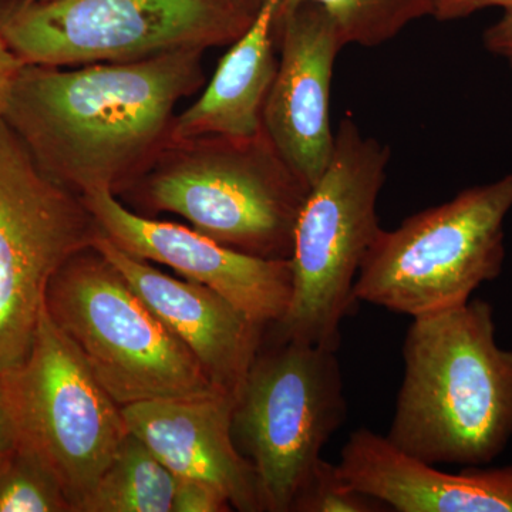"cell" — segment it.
Masks as SVG:
<instances>
[{
  "label": "cell",
  "mask_w": 512,
  "mask_h": 512,
  "mask_svg": "<svg viewBox=\"0 0 512 512\" xmlns=\"http://www.w3.org/2000/svg\"><path fill=\"white\" fill-rule=\"evenodd\" d=\"M282 52L262 123L279 156L312 188L325 173L335 134L330 127L333 66L345 42L322 6L305 3L276 19Z\"/></svg>",
  "instance_id": "12"
},
{
  "label": "cell",
  "mask_w": 512,
  "mask_h": 512,
  "mask_svg": "<svg viewBox=\"0 0 512 512\" xmlns=\"http://www.w3.org/2000/svg\"><path fill=\"white\" fill-rule=\"evenodd\" d=\"M29 2H42V0H29Z\"/></svg>",
  "instance_id": "27"
},
{
  "label": "cell",
  "mask_w": 512,
  "mask_h": 512,
  "mask_svg": "<svg viewBox=\"0 0 512 512\" xmlns=\"http://www.w3.org/2000/svg\"><path fill=\"white\" fill-rule=\"evenodd\" d=\"M0 512H72V505L45 461L16 444L0 460Z\"/></svg>",
  "instance_id": "19"
},
{
  "label": "cell",
  "mask_w": 512,
  "mask_h": 512,
  "mask_svg": "<svg viewBox=\"0 0 512 512\" xmlns=\"http://www.w3.org/2000/svg\"><path fill=\"white\" fill-rule=\"evenodd\" d=\"M252 19L225 0H28L0 35L30 66H86L235 42Z\"/></svg>",
  "instance_id": "8"
},
{
  "label": "cell",
  "mask_w": 512,
  "mask_h": 512,
  "mask_svg": "<svg viewBox=\"0 0 512 512\" xmlns=\"http://www.w3.org/2000/svg\"><path fill=\"white\" fill-rule=\"evenodd\" d=\"M511 210L512 173L380 229L360 266L356 301L412 319L470 301L503 272Z\"/></svg>",
  "instance_id": "4"
},
{
  "label": "cell",
  "mask_w": 512,
  "mask_h": 512,
  "mask_svg": "<svg viewBox=\"0 0 512 512\" xmlns=\"http://www.w3.org/2000/svg\"><path fill=\"white\" fill-rule=\"evenodd\" d=\"M346 417L338 350L279 338L261 345L235 403L232 436L254 467L264 511L291 512Z\"/></svg>",
  "instance_id": "6"
},
{
  "label": "cell",
  "mask_w": 512,
  "mask_h": 512,
  "mask_svg": "<svg viewBox=\"0 0 512 512\" xmlns=\"http://www.w3.org/2000/svg\"><path fill=\"white\" fill-rule=\"evenodd\" d=\"M235 399L220 392L183 399H154L123 407L128 430L175 477L207 481L235 510L264 511L254 467L232 436Z\"/></svg>",
  "instance_id": "14"
},
{
  "label": "cell",
  "mask_w": 512,
  "mask_h": 512,
  "mask_svg": "<svg viewBox=\"0 0 512 512\" xmlns=\"http://www.w3.org/2000/svg\"><path fill=\"white\" fill-rule=\"evenodd\" d=\"M346 483L396 512H512V466L446 473L375 431H353L340 451Z\"/></svg>",
  "instance_id": "15"
},
{
  "label": "cell",
  "mask_w": 512,
  "mask_h": 512,
  "mask_svg": "<svg viewBox=\"0 0 512 512\" xmlns=\"http://www.w3.org/2000/svg\"><path fill=\"white\" fill-rule=\"evenodd\" d=\"M485 49L498 57H503L512 67V9L505 10L503 18L485 30Z\"/></svg>",
  "instance_id": "24"
},
{
  "label": "cell",
  "mask_w": 512,
  "mask_h": 512,
  "mask_svg": "<svg viewBox=\"0 0 512 512\" xmlns=\"http://www.w3.org/2000/svg\"><path fill=\"white\" fill-rule=\"evenodd\" d=\"M82 198L101 234L121 251L170 266L187 281L220 293L262 328L284 319L292 301L291 259L245 254L197 229L140 217L111 190L84 192Z\"/></svg>",
  "instance_id": "11"
},
{
  "label": "cell",
  "mask_w": 512,
  "mask_h": 512,
  "mask_svg": "<svg viewBox=\"0 0 512 512\" xmlns=\"http://www.w3.org/2000/svg\"><path fill=\"white\" fill-rule=\"evenodd\" d=\"M386 505L346 483L338 464L320 458L293 500L291 512H383Z\"/></svg>",
  "instance_id": "20"
},
{
  "label": "cell",
  "mask_w": 512,
  "mask_h": 512,
  "mask_svg": "<svg viewBox=\"0 0 512 512\" xmlns=\"http://www.w3.org/2000/svg\"><path fill=\"white\" fill-rule=\"evenodd\" d=\"M16 444H18V436H16L15 424L10 416L2 380H0V460L8 456Z\"/></svg>",
  "instance_id": "25"
},
{
  "label": "cell",
  "mask_w": 512,
  "mask_h": 512,
  "mask_svg": "<svg viewBox=\"0 0 512 512\" xmlns=\"http://www.w3.org/2000/svg\"><path fill=\"white\" fill-rule=\"evenodd\" d=\"M232 510L227 495L207 481L175 477L171 512H227Z\"/></svg>",
  "instance_id": "21"
},
{
  "label": "cell",
  "mask_w": 512,
  "mask_h": 512,
  "mask_svg": "<svg viewBox=\"0 0 512 512\" xmlns=\"http://www.w3.org/2000/svg\"><path fill=\"white\" fill-rule=\"evenodd\" d=\"M488 8L512 9V0H437L433 18L440 22H451Z\"/></svg>",
  "instance_id": "22"
},
{
  "label": "cell",
  "mask_w": 512,
  "mask_h": 512,
  "mask_svg": "<svg viewBox=\"0 0 512 512\" xmlns=\"http://www.w3.org/2000/svg\"><path fill=\"white\" fill-rule=\"evenodd\" d=\"M161 167L148 185L157 210L173 212L220 244L289 259L296 221L311 188L279 156L266 133L210 137Z\"/></svg>",
  "instance_id": "7"
},
{
  "label": "cell",
  "mask_w": 512,
  "mask_h": 512,
  "mask_svg": "<svg viewBox=\"0 0 512 512\" xmlns=\"http://www.w3.org/2000/svg\"><path fill=\"white\" fill-rule=\"evenodd\" d=\"M0 380L18 444L45 461L76 512L130 433L123 407L46 308L29 355Z\"/></svg>",
  "instance_id": "9"
},
{
  "label": "cell",
  "mask_w": 512,
  "mask_h": 512,
  "mask_svg": "<svg viewBox=\"0 0 512 512\" xmlns=\"http://www.w3.org/2000/svg\"><path fill=\"white\" fill-rule=\"evenodd\" d=\"M100 234L83 198L0 119V375L29 355L53 276Z\"/></svg>",
  "instance_id": "10"
},
{
  "label": "cell",
  "mask_w": 512,
  "mask_h": 512,
  "mask_svg": "<svg viewBox=\"0 0 512 512\" xmlns=\"http://www.w3.org/2000/svg\"><path fill=\"white\" fill-rule=\"evenodd\" d=\"M390 443L426 463L483 467L512 437V350L481 299L413 318Z\"/></svg>",
  "instance_id": "2"
},
{
  "label": "cell",
  "mask_w": 512,
  "mask_h": 512,
  "mask_svg": "<svg viewBox=\"0 0 512 512\" xmlns=\"http://www.w3.org/2000/svg\"><path fill=\"white\" fill-rule=\"evenodd\" d=\"M174 490V474L128 433L76 512H171Z\"/></svg>",
  "instance_id": "17"
},
{
  "label": "cell",
  "mask_w": 512,
  "mask_h": 512,
  "mask_svg": "<svg viewBox=\"0 0 512 512\" xmlns=\"http://www.w3.org/2000/svg\"><path fill=\"white\" fill-rule=\"evenodd\" d=\"M389 147L346 117L332 158L316 181L293 232L292 301L276 338L339 350L342 322L357 305L355 282L380 227L377 200Z\"/></svg>",
  "instance_id": "3"
},
{
  "label": "cell",
  "mask_w": 512,
  "mask_h": 512,
  "mask_svg": "<svg viewBox=\"0 0 512 512\" xmlns=\"http://www.w3.org/2000/svg\"><path fill=\"white\" fill-rule=\"evenodd\" d=\"M201 52L73 70L25 64L3 120L57 183L113 191L170 136L175 106L201 82Z\"/></svg>",
  "instance_id": "1"
},
{
  "label": "cell",
  "mask_w": 512,
  "mask_h": 512,
  "mask_svg": "<svg viewBox=\"0 0 512 512\" xmlns=\"http://www.w3.org/2000/svg\"><path fill=\"white\" fill-rule=\"evenodd\" d=\"M305 3L329 13L346 46L376 47L410 23L433 16L437 0H281L276 19Z\"/></svg>",
  "instance_id": "18"
},
{
  "label": "cell",
  "mask_w": 512,
  "mask_h": 512,
  "mask_svg": "<svg viewBox=\"0 0 512 512\" xmlns=\"http://www.w3.org/2000/svg\"><path fill=\"white\" fill-rule=\"evenodd\" d=\"M93 248L120 272L165 328L187 346L211 382L237 399L261 349L265 328L220 293L165 275L147 261L121 251L103 234Z\"/></svg>",
  "instance_id": "13"
},
{
  "label": "cell",
  "mask_w": 512,
  "mask_h": 512,
  "mask_svg": "<svg viewBox=\"0 0 512 512\" xmlns=\"http://www.w3.org/2000/svg\"><path fill=\"white\" fill-rule=\"evenodd\" d=\"M229 5L234 6L239 12L254 18L258 9L261 8L262 0H225Z\"/></svg>",
  "instance_id": "26"
},
{
  "label": "cell",
  "mask_w": 512,
  "mask_h": 512,
  "mask_svg": "<svg viewBox=\"0 0 512 512\" xmlns=\"http://www.w3.org/2000/svg\"><path fill=\"white\" fill-rule=\"evenodd\" d=\"M45 308L121 407L222 392L97 249L59 269Z\"/></svg>",
  "instance_id": "5"
},
{
  "label": "cell",
  "mask_w": 512,
  "mask_h": 512,
  "mask_svg": "<svg viewBox=\"0 0 512 512\" xmlns=\"http://www.w3.org/2000/svg\"><path fill=\"white\" fill-rule=\"evenodd\" d=\"M279 3L262 0L251 25L222 57L200 99L174 120L171 140L254 138L264 133L262 114L278 69L274 30Z\"/></svg>",
  "instance_id": "16"
},
{
  "label": "cell",
  "mask_w": 512,
  "mask_h": 512,
  "mask_svg": "<svg viewBox=\"0 0 512 512\" xmlns=\"http://www.w3.org/2000/svg\"><path fill=\"white\" fill-rule=\"evenodd\" d=\"M23 67H25V63L16 56V53L10 49L6 40L0 35V119L5 116L13 87H15Z\"/></svg>",
  "instance_id": "23"
}]
</instances>
